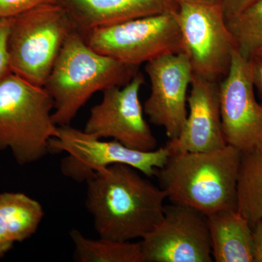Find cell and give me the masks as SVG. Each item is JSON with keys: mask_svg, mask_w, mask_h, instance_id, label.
Instances as JSON below:
<instances>
[{"mask_svg": "<svg viewBox=\"0 0 262 262\" xmlns=\"http://www.w3.org/2000/svg\"><path fill=\"white\" fill-rule=\"evenodd\" d=\"M144 177L130 165L115 164L86 183V208L100 237L142 239L163 219L166 193Z\"/></svg>", "mask_w": 262, "mask_h": 262, "instance_id": "1", "label": "cell"}, {"mask_svg": "<svg viewBox=\"0 0 262 262\" xmlns=\"http://www.w3.org/2000/svg\"><path fill=\"white\" fill-rule=\"evenodd\" d=\"M241 158L242 151L230 145L212 151L170 153L155 176L172 203L208 215L237 209Z\"/></svg>", "mask_w": 262, "mask_h": 262, "instance_id": "2", "label": "cell"}, {"mask_svg": "<svg viewBox=\"0 0 262 262\" xmlns=\"http://www.w3.org/2000/svg\"><path fill=\"white\" fill-rule=\"evenodd\" d=\"M139 67L124 64L90 47L77 29L66 39L44 88L54 102L53 121L70 125L98 91L128 83Z\"/></svg>", "mask_w": 262, "mask_h": 262, "instance_id": "3", "label": "cell"}, {"mask_svg": "<svg viewBox=\"0 0 262 262\" xmlns=\"http://www.w3.org/2000/svg\"><path fill=\"white\" fill-rule=\"evenodd\" d=\"M53 110V98L44 87L13 72L0 80V151L10 149L20 165L50 154V141L59 134Z\"/></svg>", "mask_w": 262, "mask_h": 262, "instance_id": "4", "label": "cell"}, {"mask_svg": "<svg viewBox=\"0 0 262 262\" xmlns=\"http://www.w3.org/2000/svg\"><path fill=\"white\" fill-rule=\"evenodd\" d=\"M75 24L60 3L36 7L13 18L9 38L12 72L44 87Z\"/></svg>", "mask_w": 262, "mask_h": 262, "instance_id": "5", "label": "cell"}, {"mask_svg": "<svg viewBox=\"0 0 262 262\" xmlns=\"http://www.w3.org/2000/svg\"><path fill=\"white\" fill-rule=\"evenodd\" d=\"M58 136L50 141V154L67 153L60 170L77 183H87L96 173L110 165L125 164L147 177H154L170 156L168 146L153 151L130 149L118 141H104L84 130L71 126H58Z\"/></svg>", "mask_w": 262, "mask_h": 262, "instance_id": "6", "label": "cell"}, {"mask_svg": "<svg viewBox=\"0 0 262 262\" xmlns=\"http://www.w3.org/2000/svg\"><path fill=\"white\" fill-rule=\"evenodd\" d=\"M175 10L98 27L82 34L94 51L124 64L139 67L158 57L182 52Z\"/></svg>", "mask_w": 262, "mask_h": 262, "instance_id": "7", "label": "cell"}, {"mask_svg": "<svg viewBox=\"0 0 262 262\" xmlns=\"http://www.w3.org/2000/svg\"><path fill=\"white\" fill-rule=\"evenodd\" d=\"M175 14L182 52L189 58L193 73L220 82L228 72L235 49L221 3L179 2Z\"/></svg>", "mask_w": 262, "mask_h": 262, "instance_id": "8", "label": "cell"}, {"mask_svg": "<svg viewBox=\"0 0 262 262\" xmlns=\"http://www.w3.org/2000/svg\"><path fill=\"white\" fill-rule=\"evenodd\" d=\"M144 82L139 71L125 85L104 90L101 102L91 108L84 130L98 139L111 138L130 149H156L158 142L144 118L139 98Z\"/></svg>", "mask_w": 262, "mask_h": 262, "instance_id": "9", "label": "cell"}, {"mask_svg": "<svg viewBox=\"0 0 262 262\" xmlns=\"http://www.w3.org/2000/svg\"><path fill=\"white\" fill-rule=\"evenodd\" d=\"M143 262H211L206 215L184 205L165 206L163 219L141 239Z\"/></svg>", "mask_w": 262, "mask_h": 262, "instance_id": "10", "label": "cell"}, {"mask_svg": "<svg viewBox=\"0 0 262 262\" xmlns=\"http://www.w3.org/2000/svg\"><path fill=\"white\" fill-rule=\"evenodd\" d=\"M250 59L237 49L220 82L221 119L227 145L243 153L262 146V105L254 94Z\"/></svg>", "mask_w": 262, "mask_h": 262, "instance_id": "11", "label": "cell"}, {"mask_svg": "<svg viewBox=\"0 0 262 262\" xmlns=\"http://www.w3.org/2000/svg\"><path fill=\"white\" fill-rule=\"evenodd\" d=\"M151 85L144 112L149 122L163 127L169 141L180 135L187 117V91L193 71L185 53H170L146 63Z\"/></svg>", "mask_w": 262, "mask_h": 262, "instance_id": "12", "label": "cell"}, {"mask_svg": "<svg viewBox=\"0 0 262 262\" xmlns=\"http://www.w3.org/2000/svg\"><path fill=\"white\" fill-rule=\"evenodd\" d=\"M187 120L180 135L167 143L171 153L208 151L227 146L221 119L220 82L193 73Z\"/></svg>", "mask_w": 262, "mask_h": 262, "instance_id": "13", "label": "cell"}, {"mask_svg": "<svg viewBox=\"0 0 262 262\" xmlns=\"http://www.w3.org/2000/svg\"><path fill=\"white\" fill-rule=\"evenodd\" d=\"M81 33L177 9V0H61Z\"/></svg>", "mask_w": 262, "mask_h": 262, "instance_id": "14", "label": "cell"}, {"mask_svg": "<svg viewBox=\"0 0 262 262\" xmlns=\"http://www.w3.org/2000/svg\"><path fill=\"white\" fill-rule=\"evenodd\" d=\"M212 258L216 262H253V230L237 209L206 215Z\"/></svg>", "mask_w": 262, "mask_h": 262, "instance_id": "15", "label": "cell"}, {"mask_svg": "<svg viewBox=\"0 0 262 262\" xmlns=\"http://www.w3.org/2000/svg\"><path fill=\"white\" fill-rule=\"evenodd\" d=\"M0 215L13 242L21 243L37 232L44 216L40 203L24 193L0 194Z\"/></svg>", "mask_w": 262, "mask_h": 262, "instance_id": "16", "label": "cell"}, {"mask_svg": "<svg viewBox=\"0 0 262 262\" xmlns=\"http://www.w3.org/2000/svg\"><path fill=\"white\" fill-rule=\"evenodd\" d=\"M237 210L251 225L262 220V146L242 152L237 179Z\"/></svg>", "mask_w": 262, "mask_h": 262, "instance_id": "17", "label": "cell"}, {"mask_svg": "<svg viewBox=\"0 0 262 262\" xmlns=\"http://www.w3.org/2000/svg\"><path fill=\"white\" fill-rule=\"evenodd\" d=\"M70 235L75 256L81 262H143L141 243L86 237L74 229Z\"/></svg>", "mask_w": 262, "mask_h": 262, "instance_id": "18", "label": "cell"}, {"mask_svg": "<svg viewBox=\"0 0 262 262\" xmlns=\"http://www.w3.org/2000/svg\"><path fill=\"white\" fill-rule=\"evenodd\" d=\"M227 20L236 49L250 59L262 52V0Z\"/></svg>", "mask_w": 262, "mask_h": 262, "instance_id": "19", "label": "cell"}, {"mask_svg": "<svg viewBox=\"0 0 262 262\" xmlns=\"http://www.w3.org/2000/svg\"><path fill=\"white\" fill-rule=\"evenodd\" d=\"M61 0H0V18H14L24 12L48 4H56Z\"/></svg>", "mask_w": 262, "mask_h": 262, "instance_id": "20", "label": "cell"}, {"mask_svg": "<svg viewBox=\"0 0 262 262\" xmlns=\"http://www.w3.org/2000/svg\"><path fill=\"white\" fill-rule=\"evenodd\" d=\"M13 18H0V80L12 73L9 38Z\"/></svg>", "mask_w": 262, "mask_h": 262, "instance_id": "21", "label": "cell"}, {"mask_svg": "<svg viewBox=\"0 0 262 262\" xmlns=\"http://www.w3.org/2000/svg\"><path fill=\"white\" fill-rule=\"evenodd\" d=\"M260 0H221L226 19L233 17Z\"/></svg>", "mask_w": 262, "mask_h": 262, "instance_id": "22", "label": "cell"}, {"mask_svg": "<svg viewBox=\"0 0 262 262\" xmlns=\"http://www.w3.org/2000/svg\"><path fill=\"white\" fill-rule=\"evenodd\" d=\"M253 225V262H262V220L258 221Z\"/></svg>", "mask_w": 262, "mask_h": 262, "instance_id": "23", "label": "cell"}, {"mask_svg": "<svg viewBox=\"0 0 262 262\" xmlns=\"http://www.w3.org/2000/svg\"><path fill=\"white\" fill-rule=\"evenodd\" d=\"M14 244L10 237L4 220L0 215V258L3 257L13 248Z\"/></svg>", "mask_w": 262, "mask_h": 262, "instance_id": "24", "label": "cell"}, {"mask_svg": "<svg viewBox=\"0 0 262 262\" xmlns=\"http://www.w3.org/2000/svg\"><path fill=\"white\" fill-rule=\"evenodd\" d=\"M254 86L258 88L262 95V57L254 56L250 58Z\"/></svg>", "mask_w": 262, "mask_h": 262, "instance_id": "25", "label": "cell"}, {"mask_svg": "<svg viewBox=\"0 0 262 262\" xmlns=\"http://www.w3.org/2000/svg\"><path fill=\"white\" fill-rule=\"evenodd\" d=\"M177 3L179 2H184V3H221V0H177Z\"/></svg>", "mask_w": 262, "mask_h": 262, "instance_id": "26", "label": "cell"}, {"mask_svg": "<svg viewBox=\"0 0 262 262\" xmlns=\"http://www.w3.org/2000/svg\"><path fill=\"white\" fill-rule=\"evenodd\" d=\"M256 56H259L262 57V52L261 53H258V54L256 55Z\"/></svg>", "mask_w": 262, "mask_h": 262, "instance_id": "27", "label": "cell"}]
</instances>
